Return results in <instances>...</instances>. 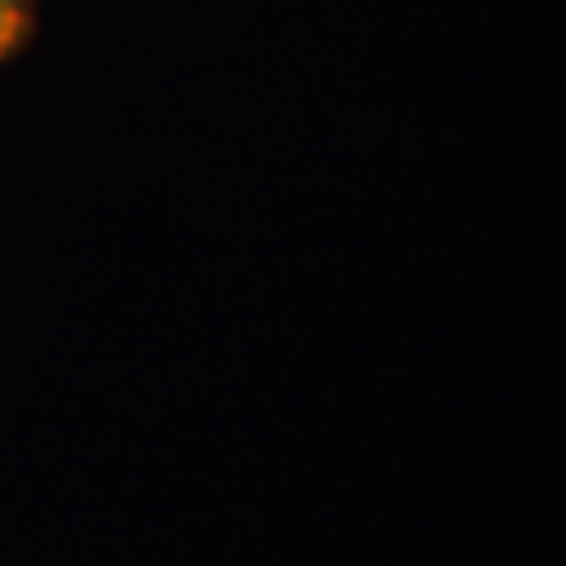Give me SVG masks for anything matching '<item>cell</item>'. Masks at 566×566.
<instances>
[{
	"mask_svg": "<svg viewBox=\"0 0 566 566\" xmlns=\"http://www.w3.org/2000/svg\"><path fill=\"white\" fill-rule=\"evenodd\" d=\"M30 4H34V0H0V60H4L9 51H18L21 39H25Z\"/></svg>",
	"mask_w": 566,
	"mask_h": 566,
	"instance_id": "cell-1",
	"label": "cell"
}]
</instances>
